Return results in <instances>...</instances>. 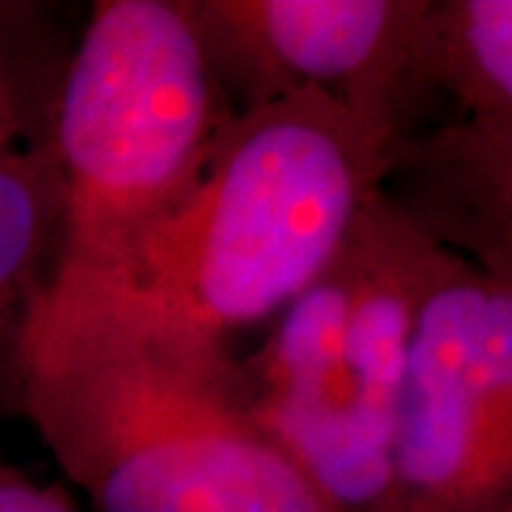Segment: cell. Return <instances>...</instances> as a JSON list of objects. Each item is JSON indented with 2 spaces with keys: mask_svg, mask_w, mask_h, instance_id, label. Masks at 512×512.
<instances>
[{
  "mask_svg": "<svg viewBox=\"0 0 512 512\" xmlns=\"http://www.w3.org/2000/svg\"><path fill=\"white\" fill-rule=\"evenodd\" d=\"M29 421L94 512H336L205 350L86 293H49L23 356Z\"/></svg>",
  "mask_w": 512,
  "mask_h": 512,
  "instance_id": "obj_1",
  "label": "cell"
},
{
  "mask_svg": "<svg viewBox=\"0 0 512 512\" xmlns=\"http://www.w3.org/2000/svg\"><path fill=\"white\" fill-rule=\"evenodd\" d=\"M396 140L322 94L237 114L197 183L103 282L55 291L205 350L274 322L382 194Z\"/></svg>",
  "mask_w": 512,
  "mask_h": 512,
  "instance_id": "obj_2",
  "label": "cell"
},
{
  "mask_svg": "<svg viewBox=\"0 0 512 512\" xmlns=\"http://www.w3.org/2000/svg\"><path fill=\"white\" fill-rule=\"evenodd\" d=\"M439 245L387 194L234 359L242 402L336 512H387L413 316Z\"/></svg>",
  "mask_w": 512,
  "mask_h": 512,
  "instance_id": "obj_3",
  "label": "cell"
},
{
  "mask_svg": "<svg viewBox=\"0 0 512 512\" xmlns=\"http://www.w3.org/2000/svg\"><path fill=\"white\" fill-rule=\"evenodd\" d=\"M237 117L180 0H97L63 74L55 288L109 279L197 183Z\"/></svg>",
  "mask_w": 512,
  "mask_h": 512,
  "instance_id": "obj_4",
  "label": "cell"
},
{
  "mask_svg": "<svg viewBox=\"0 0 512 512\" xmlns=\"http://www.w3.org/2000/svg\"><path fill=\"white\" fill-rule=\"evenodd\" d=\"M512 498V291L439 245L413 316L387 512Z\"/></svg>",
  "mask_w": 512,
  "mask_h": 512,
  "instance_id": "obj_5",
  "label": "cell"
},
{
  "mask_svg": "<svg viewBox=\"0 0 512 512\" xmlns=\"http://www.w3.org/2000/svg\"><path fill=\"white\" fill-rule=\"evenodd\" d=\"M237 114L322 94L396 143L399 97L424 80L427 6L390 0H180Z\"/></svg>",
  "mask_w": 512,
  "mask_h": 512,
  "instance_id": "obj_6",
  "label": "cell"
},
{
  "mask_svg": "<svg viewBox=\"0 0 512 512\" xmlns=\"http://www.w3.org/2000/svg\"><path fill=\"white\" fill-rule=\"evenodd\" d=\"M77 29L63 3L0 0V421L20 419L26 342L63 254L55 117Z\"/></svg>",
  "mask_w": 512,
  "mask_h": 512,
  "instance_id": "obj_7",
  "label": "cell"
},
{
  "mask_svg": "<svg viewBox=\"0 0 512 512\" xmlns=\"http://www.w3.org/2000/svg\"><path fill=\"white\" fill-rule=\"evenodd\" d=\"M421 74L453 86L481 120H512V0L427 6Z\"/></svg>",
  "mask_w": 512,
  "mask_h": 512,
  "instance_id": "obj_8",
  "label": "cell"
},
{
  "mask_svg": "<svg viewBox=\"0 0 512 512\" xmlns=\"http://www.w3.org/2000/svg\"><path fill=\"white\" fill-rule=\"evenodd\" d=\"M0 512H77V507L57 484H43L0 456Z\"/></svg>",
  "mask_w": 512,
  "mask_h": 512,
  "instance_id": "obj_9",
  "label": "cell"
},
{
  "mask_svg": "<svg viewBox=\"0 0 512 512\" xmlns=\"http://www.w3.org/2000/svg\"><path fill=\"white\" fill-rule=\"evenodd\" d=\"M495 512H512V498L504 504V507H501V510H495Z\"/></svg>",
  "mask_w": 512,
  "mask_h": 512,
  "instance_id": "obj_10",
  "label": "cell"
}]
</instances>
